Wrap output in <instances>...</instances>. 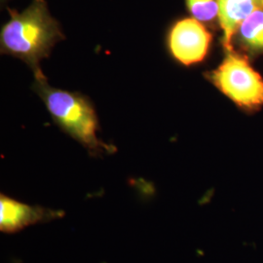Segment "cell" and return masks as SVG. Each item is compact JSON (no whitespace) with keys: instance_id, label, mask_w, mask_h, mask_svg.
<instances>
[{"instance_id":"ba28073f","label":"cell","mask_w":263,"mask_h":263,"mask_svg":"<svg viewBox=\"0 0 263 263\" xmlns=\"http://www.w3.org/2000/svg\"><path fill=\"white\" fill-rule=\"evenodd\" d=\"M185 2L193 18L202 24L218 21V0H185Z\"/></svg>"},{"instance_id":"277c9868","label":"cell","mask_w":263,"mask_h":263,"mask_svg":"<svg viewBox=\"0 0 263 263\" xmlns=\"http://www.w3.org/2000/svg\"><path fill=\"white\" fill-rule=\"evenodd\" d=\"M211 42L210 31L194 18L180 20L170 31L171 53L185 66L202 62L207 56Z\"/></svg>"},{"instance_id":"7a4b0ae2","label":"cell","mask_w":263,"mask_h":263,"mask_svg":"<svg viewBox=\"0 0 263 263\" xmlns=\"http://www.w3.org/2000/svg\"><path fill=\"white\" fill-rule=\"evenodd\" d=\"M34 76L38 94L62 128L92 152L108 148L98 138V119L86 99L51 87L40 69L34 71Z\"/></svg>"},{"instance_id":"8992f818","label":"cell","mask_w":263,"mask_h":263,"mask_svg":"<svg viewBox=\"0 0 263 263\" xmlns=\"http://www.w3.org/2000/svg\"><path fill=\"white\" fill-rule=\"evenodd\" d=\"M263 8V0H218V23L222 29L223 48L232 47L238 28L256 10Z\"/></svg>"},{"instance_id":"6da1fadb","label":"cell","mask_w":263,"mask_h":263,"mask_svg":"<svg viewBox=\"0 0 263 263\" xmlns=\"http://www.w3.org/2000/svg\"><path fill=\"white\" fill-rule=\"evenodd\" d=\"M9 22L1 31V50L25 61L33 71L62 38L59 25L44 0H33L22 13L10 11Z\"/></svg>"},{"instance_id":"3957f363","label":"cell","mask_w":263,"mask_h":263,"mask_svg":"<svg viewBox=\"0 0 263 263\" xmlns=\"http://www.w3.org/2000/svg\"><path fill=\"white\" fill-rule=\"evenodd\" d=\"M207 78L226 97L247 111L263 106V78L250 65L249 58L235 48L224 49V59Z\"/></svg>"},{"instance_id":"52a82bcc","label":"cell","mask_w":263,"mask_h":263,"mask_svg":"<svg viewBox=\"0 0 263 263\" xmlns=\"http://www.w3.org/2000/svg\"><path fill=\"white\" fill-rule=\"evenodd\" d=\"M232 45L249 59L263 55V8L256 10L241 24Z\"/></svg>"},{"instance_id":"5b68a950","label":"cell","mask_w":263,"mask_h":263,"mask_svg":"<svg viewBox=\"0 0 263 263\" xmlns=\"http://www.w3.org/2000/svg\"><path fill=\"white\" fill-rule=\"evenodd\" d=\"M63 216L62 211L29 206L3 194L0 197V230L4 233H15L28 226Z\"/></svg>"}]
</instances>
